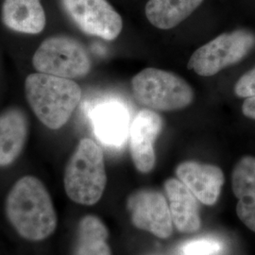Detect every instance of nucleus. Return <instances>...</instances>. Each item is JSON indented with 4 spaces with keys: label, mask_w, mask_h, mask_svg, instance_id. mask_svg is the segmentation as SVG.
I'll return each mask as SVG.
<instances>
[{
    "label": "nucleus",
    "mask_w": 255,
    "mask_h": 255,
    "mask_svg": "<svg viewBox=\"0 0 255 255\" xmlns=\"http://www.w3.org/2000/svg\"><path fill=\"white\" fill-rule=\"evenodd\" d=\"M132 224L158 238L166 239L173 233L168 201L163 193L143 188L132 192L127 201Z\"/></svg>",
    "instance_id": "6e6552de"
},
{
    "label": "nucleus",
    "mask_w": 255,
    "mask_h": 255,
    "mask_svg": "<svg viewBox=\"0 0 255 255\" xmlns=\"http://www.w3.org/2000/svg\"><path fill=\"white\" fill-rule=\"evenodd\" d=\"M232 188L238 200V218L255 233V156H244L235 165L232 173Z\"/></svg>",
    "instance_id": "ddd939ff"
},
{
    "label": "nucleus",
    "mask_w": 255,
    "mask_h": 255,
    "mask_svg": "<svg viewBox=\"0 0 255 255\" xmlns=\"http://www.w3.org/2000/svg\"><path fill=\"white\" fill-rule=\"evenodd\" d=\"M69 18L84 33L113 41L123 28L119 12L107 0H61Z\"/></svg>",
    "instance_id": "0eeeda50"
},
{
    "label": "nucleus",
    "mask_w": 255,
    "mask_h": 255,
    "mask_svg": "<svg viewBox=\"0 0 255 255\" xmlns=\"http://www.w3.org/2000/svg\"><path fill=\"white\" fill-rule=\"evenodd\" d=\"M164 188L175 228L182 234L198 232L201 219L197 198L177 178L167 179Z\"/></svg>",
    "instance_id": "f8f14e48"
},
{
    "label": "nucleus",
    "mask_w": 255,
    "mask_h": 255,
    "mask_svg": "<svg viewBox=\"0 0 255 255\" xmlns=\"http://www.w3.org/2000/svg\"><path fill=\"white\" fill-rule=\"evenodd\" d=\"M162 255V254H151V255Z\"/></svg>",
    "instance_id": "412c9836"
},
{
    "label": "nucleus",
    "mask_w": 255,
    "mask_h": 255,
    "mask_svg": "<svg viewBox=\"0 0 255 255\" xmlns=\"http://www.w3.org/2000/svg\"><path fill=\"white\" fill-rule=\"evenodd\" d=\"M242 113L248 119L255 120V97L248 98L246 101L243 102Z\"/></svg>",
    "instance_id": "aec40b11"
},
{
    "label": "nucleus",
    "mask_w": 255,
    "mask_h": 255,
    "mask_svg": "<svg viewBox=\"0 0 255 255\" xmlns=\"http://www.w3.org/2000/svg\"><path fill=\"white\" fill-rule=\"evenodd\" d=\"M177 179L192 192L197 200L208 206L219 201L225 182L222 169L215 164L184 161L176 167Z\"/></svg>",
    "instance_id": "9d476101"
},
{
    "label": "nucleus",
    "mask_w": 255,
    "mask_h": 255,
    "mask_svg": "<svg viewBox=\"0 0 255 255\" xmlns=\"http://www.w3.org/2000/svg\"><path fill=\"white\" fill-rule=\"evenodd\" d=\"M163 128L162 118L152 110L140 111L128 129L129 150L132 162L141 173H148L156 164L154 145Z\"/></svg>",
    "instance_id": "1a4fd4ad"
},
{
    "label": "nucleus",
    "mask_w": 255,
    "mask_h": 255,
    "mask_svg": "<svg viewBox=\"0 0 255 255\" xmlns=\"http://www.w3.org/2000/svg\"><path fill=\"white\" fill-rule=\"evenodd\" d=\"M64 189L74 202L93 205L104 193L107 176L104 154L95 141L83 138L70 157L64 172Z\"/></svg>",
    "instance_id": "7ed1b4c3"
},
{
    "label": "nucleus",
    "mask_w": 255,
    "mask_h": 255,
    "mask_svg": "<svg viewBox=\"0 0 255 255\" xmlns=\"http://www.w3.org/2000/svg\"><path fill=\"white\" fill-rule=\"evenodd\" d=\"M235 93L241 99L255 97V67L244 74L237 81L235 86Z\"/></svg>",
    "instance_id": "6ab92c4d"
},
{
    "label": "nucleus",
    "mask_w": 255,
    "mask_h": 255,
    "mask_svg": "<svg viewBox=\"0 0 255 255\" xmlns=\"http://www.w3.org/2000/svg\"><path fill=\"white\" fill-rule=\"evenodd\" d=\"M225 245L213 236L199 237L183 242L178 249L179 255H222Z\"/></svg>",
    "instance_id": "a211bd4d"
},
{
    "label": "nucleus",
    "mask_w": 255,
    "mask_h": 255,
    "mask_svg": "<svg viewBox=\"0 0 255 255\" xmlns=\"http://www.w3.org/2000/svg\"><path fill=\"white\" fill-rule=\"evenodd\" d=\"M28 130L27 119L17 108L0 115V166L12 164L21 154Z\"/></svg>",
    "instance_id": "4468645a"
},
{
    "label": "nucleus",
    "mask_w": 255,
    "mask_h": 255,
    "mask_svg": "<svg viewBox=\"0 0 255 255\" xmlns=\"http://www.w3.org/2000/svg\"><path fill=\"white\" fill-rule=\"evenodd\" d=\"M78 233L74 255H112L107 243L108 230L98 217H84L79 223Z\"/></svg>",
    "instance_id": "f3484780"
},
{
    "label": "nucleus",
    "mask_w": 255,
    "mask_h": 255,
    "mask_svg": "<svg viewBox=\"0 0 255 255\" xmlns=\"http://www.w3.org/2000/svg\"><path fill=\"white\" fill-rule=\"evenodd\" d=\"M25 91L35 116L51 129L64 127L82 100L77 82L39 72L27 76Z\"/></svg>",
    "instance_id": "f03ea898"
},
{
    "label": "nucleus",
    "mask_w": 255,
    "mask_h": 255,
    "mask_svg": "<svg viewBox=\"0 0 255 255\" xmlns=\"http://www.w3.org/2000/svg\"><path fill=\"white\" fill-rule=\"evenodd\" d=\"M6 213L19 235L30 241L50 237L58 223L49 193L33 176L21 178L12 186L6 201Z\"/></svg>",
    "instance_id": "f257e3e1"
},
{
    "label": "nucleus",
    "mask_w": 255,
    "mask_h": 255,
    "mask_svg": "<svg viewBox=\"0 0 255 255\" xmlns=\"http://www.w3.org/2000/svg\"><path fill=\"white\" fill-rule=\"evenodd\" d=\"M131 89L135 101L152 111L184 109L194 100L191 86L180 76L152 67L132 78Z\"/></svg>",
    "instance_id": "20e7f679"
},
{
    "label": "nucleus",
    "mask_w": 255,
    "mask_h": 255,
    "mask_svg": "<svg viewBox=\"0 0 255 255\" xmlns=\"http://www.w3.org/2000/svg\"><path fill=\"white\" fill-rule=\"evenodd\" d=\"M95 134L109 146H121L128 136L129 118L127 108L119 101H104L92 110Z\"/></svg>",
    "instance_id": "9b49d317"
},
{
    "label": "nucleus",
    "mask_w": 255,
    "mask_h": 255,
    "mask_svg": "<svg viewBox=\"0 0 255 255\" xmlns=\"http://www.w3.org/2000/svg\"><path fill=\"white\" fill-rule=\"evenodd\" d=\"M255 46V34L248 29L223 33L199 47L192 54L188 68L202 77H211L241 62Z\"/></svg>",
    "instance_id": "423d86ee"
},
{
    "label": "nucleus",
    "mask_w": 255,
    "mask_h": 255,
    "mask_svg": "<svg viewBox=\"0 0 255 255\" xmlns=\"http://www.w3.org/2000/svg\"><path fill=\"white\" fill-rule=\"evenodd\" d=\"M1 17L6 27L21 33L38 34L46 27V12L40 0H5Z\"/></svg>",
    "instance_id": "2eb2a0df"
},
{
    "label": "nucleus",
    "mask_w": 255,
    "mask_h": 255,
    "mask_svg": "<svg viewBox=\"0 0 255 255\" xmlns=\"http://www.w3.org/2000/svg\"><path fill=\"white\" fill-rule=\"evenodd\" d=\"M32 64L39 73L64 79H77L91 70V59L85 47L71 37L46 39L37 48Z\"/></svg>",
    "instance_id": "39448f33"
},
{
    "label": "nucleus",
    "mask_w": 255,
    "mask_h": 255,
    "mask_svg": "<svg viewBox=\"0 0 255 255\" xmlns=\"http://www.w3.org/2000/svg\"><path fill=\"white\" fill-rule=\"evenodd\" d=\"M203 0H147L146 16L151 25L170 29L188 18Z\"/></svg>",
    "instance_id": "dca6fc26"
}]
</instances>
